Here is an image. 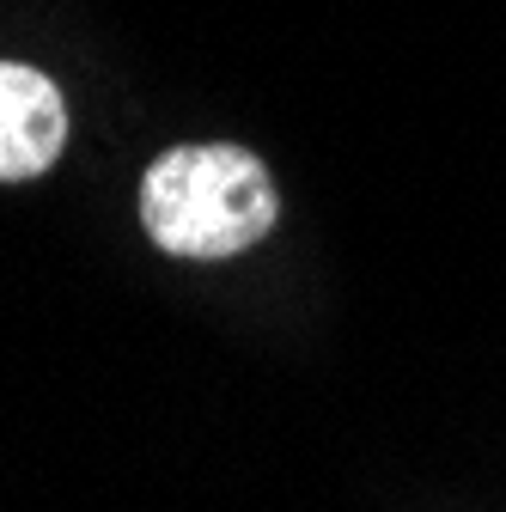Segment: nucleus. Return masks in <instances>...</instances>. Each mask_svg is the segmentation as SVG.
Masks as SVG:
<instances>
[{
    "label": "nucleus",
    "instance_id": "1",
    "mask_svg": "<svg viewBox=\"0 0 506 512\" xmlns=\"http://www.w3.org/2000/svg\"><path fill=\"white\" fill-rule=\"evenodd\" d=\"M275 177L244 147H177L141 177V226L171 256H238L275 232Z\"/></svg>",
    "mask_w": 506,
    "mask_h": 512
},
{
    "label": "nucleus",
    "instance_id": "2",
    "mask_svg": "<svg viewBox=\"0 0 506 512\" xmlns=\"http://www.w3.org/2000/svg\"><path fill=\"white\" fill-rule=\"evenodd\" d=\"M61 147H68V104L55 80L25 61H0V183L43 177Z\"/></svg>",
    "mask_w": 506,
    "mask_h": 512
}]
</instances>
